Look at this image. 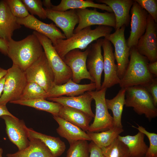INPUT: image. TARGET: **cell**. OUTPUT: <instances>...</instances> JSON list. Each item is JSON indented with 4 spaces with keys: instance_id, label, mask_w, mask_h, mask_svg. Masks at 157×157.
I'll list each match as a JSON object with an SVG mask.
<instances>
[{
    "instance_id": "6da1fadb",
    "label": "cell",
    "mask_w": 157,
    "mask_h": 157,
    "mask_svg": "<svg viewBox=\"0 0 157 157\" xmlns=\"http://www.w3.org/2000/svg\"><path fill=\"white\" fill-rule=\"evenodd\" d=\"M43 47L33 33L22 40L8 41L7 55L15 65L25 72L42 54Z\"/></svg>"
},
{
    "instance_id": "7a4b0ae2",
    "label": "cell",
    "mask_w": 157,
    "mask_h": 157,
    "mask_svg": "<svg viewBox=\"0 0 157 157\" xmlns=\"http://www.w3.org/2000/svg\"><path fill=\"white\" fill-rule=\"evenodd\" d=\"M113 29L111 27L104 25H98L93 29L91 26H88L74 33L70 38L59 40L53 45L59 56L63 59L69 51L76 49H86L94 41L111 34Z\"/></svg>"
},
{
    "instance_id": "3957f363",
    "label": "cell",
    "mask_w": 157,
    "mask_h": 157,
    "mask_svg": "<svg viewBox=\"0 0 157 157\" xmlns=\"http://www.w3.org/2000/svg\"><path fill=\"white\" fill-rule=\"evenodd\" d=\"M129 54L128 65L119 83L120 87L126 88L136 85L147 86L154 78L148 69V59L140 54L135 47L130 48Z\"/></svg>"
},
{
    "instance_id": "277c9868",
    "label": "cell",
    "mask_w": 157,
    "mask_h": 157,
    "mask_svg": "<svg viewBox=\"0 0 157 157\" xmlns=\"http://www.w3.org/2000/svg\"><path fill=\"white\" fill-rule=\"evenodd\" d=\"M125 88V106L132 107L136 113L144 115L149 121L157 116V107L144 87L136 85Z\"/></svg>"
},
{
    "instance_id": "5b68a950",
    "label": "cell",
    "mask_w": 157,
    "mask_h": 157,
    "mask_svg": "<svg viewBox=\"0 0 157 157\" xmlns=\"http://www.w3.org/2000/svg\"><path fill=\"white\" fill-rule=\"evenodd\" d=\"M44 50L49 65L54 75L55 84H63L72 78V74L70 68L59 56L51 40L45 35L34 31Z\"/></svg>"
},
{
    "instance_id": "8992f818",
    "label": "cell",
    "mask_w": 157,
    "mask_h": 157,
    "mask_svg": "<svg viewBox=\"0 0 157 157\" xmlns=\"http://www.w3.org/2000/svg\"><path fill=\"white\" fill-rule=\"evenodd\" d=\"M27 83L25 72L13 65L7 69L0 105H6L10 101L19 100Z\"/></svg>"
},
{
    "instance_id": "52a82bcc",
    "label": "cell",
    "mask_w": 157,
    "mask_h": 157,
    "mask_svg": "<svg viewBox=\"0 0 157 157\" xmlns=\"http://www.w3.org/2000/svg\"><path fill=\"white\" fill-rule=\"evenodd\" d=\"M107 88L88 91L95 104V114L93 123L90 125L88 131L99 132L108 130L114 127L113 119L107 108L105 95Z\"/></svg>"
},
{
    "instance_id": "ba28073f",
    "label": "cell",
    "mask_w": 157,
    "mask_h": 157,
    "mask_svg": "<svg viewBox=\"0 0 157 157\" xmlns=\"http://www.w3.org/2000/svg\"><path fill=\"white\" fill-rule=\"evenodd\" d=\"M27 82L36 83L47 92L55 83L53 72L44 52L25 71Z\"/></svg>"
},
{
    "instance_id": "9c48e42d",
    "label": "cell",
    "mask_w": 157,
    "mask_h": 157,
    "mask_svg": "<svg viewBox=\"0 0 157 157\" xmlns=\"http://www.w3.org/2000/svg\"><path fill=\"white\" fill-rule=\"evenodd\" d=\"M126 26H123L115 31L104 37L114 47V55L117 62V74L121 79L128 65L130 48L127 46L124 32Z\"/></svg>"
},
{
    "instance_id": "30bf717a",
    "label": "cell",
    "mask_w": 157,
    "mask_h": 157,
    "mask_svg": "<svg viewBox=\"0 0 157 157\" xmlns=\"http://www.w3.org/2000/svg\"><path fill=\"white\" fill-rule=\"evenodd\" d=\"M90 47V44L83 51L77 49L72 50L66 54L63 59L71 70L72 80L77 83L84 79L94 83L86 67V60Z\"/></svg>"
},
{
    "instance_id": "8fae6325",
    "label": "cell",
    "mask_w": 157,
    "mask_h": 157,
    "mask_svg": "<svg viewBox=\"0 0 157 157\" xmlns=\"http://www.w3.org/2000/svg\"><path fill=\"white\" fill-rule=\"evenodd\" d=\"M79 19L78 24L74 29V33L92 25H97L111 27L115 29L116 20L113 13H101L94 9L88 8L75 9Z\"/></svg>"
},
{
    "instance_id": "7c38bea8",
    "label": "cell",
    "mask_w": 157,
    "mask_h": 157,
    "mask_svg": "<svg viewBox=\"0 0 157 157\" xmlns=\"http://www.w3.org/2000/svg\"><path fill=\"white\" fill-rule=\"evenodd\" d=\"M135 47L138 53L147 57L149 63L157 61V25L149 14L145 31Z\"/></svg>"
},
{
    "instance_id": "4fadbf2b",
    "label": "cell",
    "mask_w": 157,
    "mask_h": 157,
    "mask_svg": "<svg viewBox=\"0 0 157 157\" xmlns=\"http://www.w3.org/2000/svg\"><path fill=\"white\" fill-rule=\"evenodd\" d=\"M6 124V130L10 140L18 148V150H22L29 145L28 128L23 120L19 119L15 116L8 115L1 116Z\"/></svg>"
},
{
    "instance_id": "5bb4252c",
    "label": "cell",
    "mask_w": 157,
    "mask_h": 157,
    "mask_svg": "<svg viewBox=\"0 0 157 157\" xmlns=\"http://www.w3.org/2000/svg\"><path fill=\"white\" fill-rule=\"evenodd\" d=\"M130 34L126 40L130 48L136 47L138 40L144 33L147 26L148 13L134 0L131 8Z\"/></svg>"
},
{
    "instance_id": "9a60e30c",
    "label": "cell",
    "mask_w": 157,
    "mask_h": 157,
    "mask_svg": "<svg viewBox=\"0 0 157 157\" xmlns=\"http://www.w3.org/2000/svg\"><path fill=\"white\" fill-rule=\"evenodd\" d=\"M104 39L99 38L90 44L86 60V67L90 76L94 80L96 90L101 89V79L103 70V57L101 47Z\"/></svg>"
},
{
    "instance_id": "2e32d148",
    "label": "cell",
    "mask_w": 157,
    "mask_h": 157,
    "mask_svg": "<svg viewBox=\"0 0 157 157\" xmlns=\"http://www.w3.org/2000/svg\"><path fill=\"white\" fill-rule=\"evenodd\" d=\"M112 44L110 41L104 38L102 47L103 50L104 78L101 89L110 88L120 82Z\"/></svg>"
},
{
    "instance_id": "e0dca14e",
    "label": "cell",
    "mask_w": 157,
    "mask_h": 157,
    "mask_svg": "<svg viewBox=\"0 0 157 157\" xmlns=\"http://www.w3.org/2000/svg\"><path fill=\"white\" fill-rule=\"evenodd\" d=\"M17 22L21 25H24L45 35L51 40L53 45L59 40L66 39L64 33L53 23L50 24L45 23L30 14L25 18H17Z\"/></svg>"
},
{
    "instance_id": "ac0fdd59",
    "label": "cell",
    "mask_w": 157,
    "mask_h": 157,
    "mask_svg": "<svg viewBox=\"0 0 157 157\" xmlns=\"http://www.w3.org/2000/svg\"><path fill=\"white\" fill-rule=\"evenodd\" d=\"M47 18L53 21L56 26L63 31L66 39L74 34L76 25L78 24L79 19L75 9L65 11H58L46 9Z\"/></svg>"
},
{
    "instance_id": "d6986e66",
    "label": "cell",
    "mask_w": 157,
    "mask_h": 157,
    "mask_svg": "<svg viewBox=\"0 0 157 157\" xmlns=\"http://www.w3.org/2000/svg\"><path fill=\"white\" fill-rule=\"evenodd\" d=\"M96 89L94 83L80 84L74 82L71 78L62 84L57 85L54 83L49 91L44 95L43 99L57 97L65 95L68 97L77 96L86 92L94 91Z\"/></svg>"
},
{
    "instance_id": "ffe728a7",
    "label": "cell",
    "mask_w": 157,
    "mask_h": 157,
    "mask_svg": "<svg viewBox=\"0 0 157 157\" xmlns=\"http://www.w3.org/2000/svg\"><path fill=\"white\" fill-rule=\"evenodd\" d=\"M96 1L109 6L115 15L116 20L115 29L123 26H127L130 21L129 13L134 2L133 0H98Z\"/></svg>"
},
{
    "instance_id": "44dd1931",
    "label": "cell",
    "mask_w": 157,
    "mask_h": 157,
    "mask_svg": "<svg viewBox=\"0 0 157 157\" xmlns=\"http://www.w3.org/2000/svg\"><path fill=\"white\" fill-rule=\"evenodd\" d=\"M49 100L60 104L63 106L72 108L80 110L90 117L94 118V114L91 107V104L93 100L88 92L83 94L74 97H64L49 98Z\"/></svg>"
},
{
    "instance_id": "7402d4cb",
    "label": "cell",
    "mask_w": 157,
    "mask_h": 157,
    "mask_svg": "<svg viewBox=\"0 0 157 157\" xmlns=\"http://www.w3.org/2000/svg\"><path fill=\"white\" fill-rule=\"evenodd\" d=\"M17 18L11 12L5 0L0 1V38L7 41L12 39L14 31L21 28Z\"/></svg>"
},
{
    "instance_id": "603a6c76",
    "label": "cell",
    "mask_w": 157,
    "mask_h": 157,
    "mask_svg": "<svg viewBox=\"0 0 157 157\" xmlns=\"http://www.w3.org/2000/svg\"><path fill=\"white\" fill-rule=\"evenodd\" d=\"M53 117L59 125L56 129L57 133L66 139L69 144L79 140H91L87 133L79 127L59 116H53Z\"/></svg>"
},
{
    "instance_id": "cb8c5ba5",
    "label": "cell",
    "mask_w": 157,
    "mask_h": 157,
    "mask_svg": "<svg viewBox=\"0 0 157 157\" xmlns=\"http://www.w3.org/2000/svg\"><path fill=\"white\" fill-rule=\"evenodd\" d=\"M28 146L14 153H8L7 157H54L50 151L41 140L29 138Z\"/></svg>"
},
{
    "instance_id": "d4e9b609",
    "label": "cell",
    "mask_w": 157,
    "mask_h": 157,
    "mask_svg": "<svg viewBox=\"0 0 157 157\" xmlns=\"http://www.w3.org/2000/svg\"><path fill=\"white\" fill-rule=\"evenodd\" d=\"M58 116L85 132L88 131L89 124L93 118L80 110L63 106Z\"/></svg>"
},
{
    "instance_id": "484cf974",
    "label": "cell",
    "mask_w": 157,
    "mask_h": 157,
    "mask_svg": "<svg viewBox=\"0 0 157 157\" xmlns=\"http://www.w3.org/2000/svg\"><path fill=\"white\" fill-rule=\"evenodd\" d=\"M145 135L139 131L134 135H119L117 138L128 148L130 157H143L148 148L144 141Z\"/></svg>"
},
{
    "instance_id": "4316f807",
    "label": "cell",
    "mask_w": 157,
    "mask_h": 157,
    "mask_svg": "<svg viewBox=\"0 0 157 157\" xmlns=\"http://www.w3.org/2000/svg\"><path fill=\"white\" fill-rule=\"evenodd\" d=\"M28 138L41 140L50 151L54 157L60 156L65 151V143L58 137H56L38 132L31 128H28Z\"/></svg>"
},
{
    "instance_id": "83f0119b",
    "label": "cell",
    "mask_w": 157,
    "mask_h": 157,
    "mask_svg": "<svg viewBox=\"0 0 157 157\" xmlns=\"http://www.w3.org/2000/svg\"><path fill=\"white\" fill-rule=\"evenodd\" d=\"M88 7L97 8L113 13L111 9L106 5L95 3L90 0H61L58 5H53L50 9L58 11H65L69 9H83Z\"/></svg>"
},
{
    "instance_id": "f1b7e54d",
    "label": "cell",
    "mask_w": 157,
    "mask_h": 157,
    "mask_svg": "<svg viewBox=\"0 0 157 157\" xmlns=\"http://www.w3.org/2000/svg\"><path fill=\"white\" fill-rule=\"evenodd\" d=\"M10 103L33 107L38 110L49 113L53 116H58L60 111L63 106L58 103L49 101L42 98L19 99L10 101Z\"/></svg>"
},
{
    "instance_id": "f546056e",
    "label": "cell",
    "mask_w": 157,
    "mask_h": 157,
    "mask_svg": "<svg viewBox=\"0 0 157 157\" xmlns=\"http://www.w3.org/2000/svg\"><path fill=\"white\" fill-rule=\"evenodd\" d=\"M126 89L121 88L116 95L111 99H106L108 109L111 110L113 114L114 127L123 128L122 116L125 98Z\"/></svg>"
},
{
    "instance_id": "4dcf8cb0",
    "label": "cell",
    "mask_w": 157,
    "mask_h": 157,
    "mask_svg": "<svg viewBox=\"0 0 157 157\" xmlns=\"http://www.w3.org/2000/svg\"><path fill=\"white\" fill-rule=\"evenodd\" d=\"M123 128L116 127L99 132H86L92 141L101 148L110 144L118 136L123 132Z\"/></svg>"
},
{
    "instance_id": "1f68e13d",
    "label": "cell",
    "mask_w": 157,
    "mask_h": 157,
    "mask_svg": "<svg viewBox=\"0 0 157 157\" xmlns=\"http://www.w3.org/2000/svg\"><path fill=\"white\" fill-rule=\"evenodd\" d=\"M100 148L105 157H130L128 148L117 138L109 145Z\"/></svg>"
},
{
    "instance_id": "d6a6232c",
    "label": "cell",
    "mask_w": 157,
    "mask_h": 157,
    "mask_svg": "<svg viewBox=\"0 0 157 157\" xmlns=\"http://www.w3.org/2000/svg\"><path fill=\"white\" fill-rule=\"evenodd\" d=\"M46 92L37 83L27 82L19 99L27 100L42 98Z\"/></svg>"
},
{
    "instance_id": "836d02e7",
    "label": "cell",
    "mask_w": 157,
    "mask_h": 157,
    "mask_svg": "<svg viewBox=\"0 0 157 157\" xmlns=\"http://www.w3.org/2000/svg\"><path fill=\"white\" fill-rule=\"evenodd\" d=\"M69 145L66 157H90L87 140H79Z\"/></svg>"
},
{
    "instance_id": "e575fe53",
    "label": "cell",
    "mask_w": 157,
    "mask_h": 157,
    "mask_svg": "<svg viewBox=\"0 0 157 157\" xmlns=\"http://www.w3.org/2000/svg\"><path fill=\"white\" fill-rule=\"evenodd\" d=\"M138 127L133 126L132 127L137 129L146 135L148 138L149 142V146L143 157H157V134L154 133L147 131L142 126L137 124Z\"/></svg>"
},
{
    "instance_id": "d590c367",
    "label": "cell",
    "mask_w": 157,
    "mask_h": 157,
    "mask_svg": "<svg viewBox=\"0 0 157 157\" xmlns=\"http://www.w3.org/2000/svg\"><path fill=\"white\" fill-rule=\"evenodd\" d=\"M28 12L31 15H36L40 18H47L46 11L42 7V1L40 0H22Z\"/></svg>"
},
{
    "instance_id": "8d00e7d4",
    "label": "cell",
    "mask_w": 157,
    "mask_h": 157,
    "mask_svg": "<svg viewBox=\"0 0 157 157\" xmlns=\"http://www.w3.org/2000/svg\"><path fill=\"white\" fill-rule=\"evenodd\" d=\"M5 1L12 14L17 18H25L29 15L22 0H5Z\"/></svg>"
},
{
    "instance_id": "74e56055",
    "label": "cell",
    "mask_w": 157,
    "mask_h": 157,
    "mask_svg": "<svg viewBox=\"0 0 157 157\" xmlns=\"http://www.w3.org/2000/svg\"><path fill=\"white\" fill-rule=\"evenodd\" d=\"M141 7L150 15L156 23H157V0H135Z\"/></svg>"
},
{
    "instance_id": "f35d334b",
    "label": "cell",
    "mask_w": 157,
    "mask_h": 157,
    "mask_svg": "<svg viewBox=\"0 0 157 157\" xmlns=\"http://www.w3.org/2000/svg\"><path fill=\"white\" fill-rule=\"evenodd\" d=\"M152 97L154 105L157 106V78H154L152 81L144 87Z\"/></svg>"
},
{
    "instance_id": "ab89813d",
    "label": "cell",
    "mask_w": 157,
    "mask_h": 157,
    "mask_svg": "<svg viewBox=\"0 0 157 157\" xmlns=\"http://www.w3.org/2000/svg\"><path fill=\"white\" fill-rule=\"evenodd\" d=\"M90 157H105L101 149L91 141L89 144Z\"/></svg>"
},
{
    "instance_id": "60d3db41",
    "label": "cell",
    "mask_w": 157,
    "mask_h": 157,
    "mask_svg": "<svg viewBox=\"0 0 157 157\" xmlns=\"http://www.w3.org/2000/svg\"><path fill=\"white\" fill-rule=\"evenodd\" d=\"M147 68L149 72L154 76H157V61L149 63L147 65Z\"/></svg>"
},
{
    "instance_id": "b9f144b4",
    "label": "cell",
    "mask_w": 157,
    "mask_h": 157,
    "mask_svg": "<svg viewBox=\"0 0 157 157\" xmlns=\"http://www.w3.org/2000/svg\"><path fill=\"white\" fill-rule=\"evenodd\" d=\"M8 41L0 38V52L5 55H7Z\"/></svg>"
},
{
    "instance_id": "7bdbcfd3",
    "label": "cell",
    "mask_w": 157,
    "mask_h": 157,
    "mask_svg": "<svg viewBox=\"0 0 157 157\" xmlns=\"http://www.w3.org/2000/svg\"><path fill=\"white\" fill-rule=\"evenodd\" d=\"M4 115H8L12 117L15 116L9 112L6 105H0V118Z\"/></svg>"
},
{
    "instance_id": "ee69618b",
    "label": "cell",
    "mask_w": 157,
    "mask_h": 157,
    "mask_svg": "<svg viewBox=\"0 0 157 157\" xmlns=\"http://www.w3.org/2000/svg\"><path fill=\"white\" fill-rule=\"evenodd\" d=\"M42 4L47 9H51L53 5L50 0H44L42 1Z\"/></svg>"
},
{
    "instance_id": "f6af8a7d",
    "label": "cell",
    "mask_w": 157,
    "mask_h": 157,
    "mask_svg": "<svg viewBox=\"0 0 157 157\" xmlns=\"http://www.w3.org/2000/svg\"><path fill=\"white\" fill-rule=\"evenodd\" d=\"M5 81V76L0 80V97L3 93Z\"/></svg>"
},
{
    "instance_id": "bcb514c9",
    "label": "cell",
    "mask_w": 157,
    "mask_h": 157,
    "mask_svg": "<svg viewBox=\"0 0 157 157\" xmlns=\"http://www.w3.org/2000/svg\"><path fill=\"white\" fill-rule=\"evenodd\" d=\"M7 73V70L0 67V80Z\"/></svg>"
},
{
    "instance_id": "7dc6e473",
    "label": "cell",
    "mask_w": 157,
    "mask_h": 157,
    "mask_svg": "<svg viewBox=\"0 0 157 157\" xmlns=\"http://www.w3.org/2000/svg\"><path fill=\"white\" fill-rule=\"evenodd\" d=\"M3 149L0 147V157H3L2 154L3 153Z\"/></svg>"
}]
</instances>
